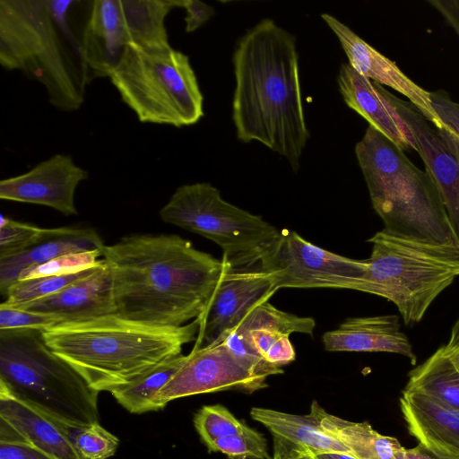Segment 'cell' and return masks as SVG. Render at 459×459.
Returning <instances> with one entry per match:
<instances>
[{"instance_id":"14","label":"cell","mask_w":459,"mask_h":459,"mask_svg":"<svg viewBox=\"0 0 459 459\" xmlns=\"http://www.w3.org/2000/svg\"><path fill=\"white\" fill-rule=\"evenodd\" d=\"M88 172L67 154H55L29 171L0 182V198L55 209L64 215H77L74 194Z\"/></svg>"},{"instance_id":"31","label":"cell","mask_w":459,"mask_h":459,"mask_svg":"<svg viewBox=\"0 0 459 459\" xmlns=\"http://www.w3.org/2000/svg\"><path fill=\"white\" fill-rule=\"evenodd\" d=\"M102 249L74 252L60 255L43 264L25 268L19 274L18 281L44 276H61L78 273L104 264Z\"/></svg>"},{"instance_id":"17","label":"cell","mask_w":459,"mask_h":459,"mask_svg":"<svg viewBox=\"0 0 459 459\" xmlns=\"http://www.w3.org/2000/svg\"><path fill=\"white\" fill-rule=\"evenodd\" d=\"M13 307L54 316L60 323L116 314L110 273L104 263L56 293Z\"/></svg>"},{"instance_id":"4","label":"cell","mask_w":459,"mask_h":459,"mask_svg":"<svg viewBox=\"0 0 459 459\" xmlns=\"http://www.w3.org/2000/svg\"><path fill=\"white\" fill-rule=\"evenodd\" d=\"M199 320L178 327L136 322L110 314L63 322L42 331L50 350L71 365L95 390L112 391L195 341Z\"/></svg>"},{"instance_id":"16","label":"cell","mask_w":459,"mask_h":459,"mask_svg":"<svg viewBox=\"0 0 459 459\" xmlns=\"http://www.w3.org/2000/svg\"><path fill=\"white\" fill-rule=\"evenodd\" d=\"M251 418L272 434V459H294L303 455L344 454L351 451L335 437L322 429L309 411L299 415L263 407H253ZM353 457V456H352Z\"/></svg>"},{"instance_id":"19","label":"cell","mask_w":459,"mask_h":459,"mask_svg":"<svg viewBox=\"0 0 459 459\" xmlns=\"http://www.w3.org/2000/svg\"><path fill=\"white\" fill-rule=\"evenodd\" d=\"M337 82L346 105L403 152L415 150L412 135L387 100L381 84L357 73L349 64L340 67Z\"/></svg>"},{"instance_id":"29","label":"cell","mask_w":459,"mask_h":459,"mask_svg":"<svg viewBox=\"0 0 459 459\" xmlns=\"http://www.w3.org/2000/svg\"><path fill=\"white\" fill-rule=\"evenodd\" d=\"M63 428L81 459H108L115 455L119 445V439L99 422Z\"/></svg>"},{"instance_id":"2","label":"cell","mask_w":459,"mask_h":459,"mask_svg":"<svg viewBox=\"0 0 459 459\" xmlns=\"http://www.w3.org/2000/svg\"><path fill=\"white\" fill-rule=\"evenodd\" d=\"M232 60V119L238 139L261 143L297 171L310 134L296 38L273 20L263 19L237 42Z\"/></svg>"},{"instance_id":"22","label":"cell","mask_w":459,"mask_h":459,"mask_svg":"<svg viewBox=\"0 0 459 459\" xmlns=\"http://www.w3.org/2000/svg\"><path fill=\"white\" fill-rule=\"evenodd\" d=\"M177 7L178 0H114V25L124 47H171L165 20Z\"/></svg>"},{"instance_id":"6","label":"cell","mask_w":459,"mask_h":459,"mask_svg":"<svg viewBox=\"0 0 459 459\" xmlns=\"http://www.w3.org/2000/svg\"><path fill=\"white\" fill-rule=\"evenodd\" d=\"M99 391L45 342L42 330H0V395L69 427L99 422Z\"/></svg>"},{"instance_id":"43","label":"cell","mask_w":459,"mask_h":459,"mask_svg":"<svg viewBox=\"0 0 459 459\" xmlns=\"http://www.w3.org/2000/svg\"><path fill=\"white\" fill-rule=\"evenodd\" d=\"M294 459H318L317 456L312 455H303Z\"/></svg>"},{"instance_id":"36","label":"cell","mask_w":459,"mask_h":459,"mask_svg":"<svg viewBox=\"0 0 459 459\" xmlns=\"http://www.w3.org/2000/svg\"><path fill=\"white\" fill-rule=\"evenodd\" d=\"M59 323L54 316L10 307L3 302L0 305V330L29 328L43 331Z\"/></svg>"},{"instance_id":"18","label":"cell","mask_w":459,"mask_h":459,"mask_svg":"<svg viewBox=\"0 0 459 459\" xmlns=\"http://www.w3.org/2000/svg\"><path fill=\"white\" fill-rule=\"evenodd\" d=\"M400 407L420 445L439 458L459 459V410L405 388Z\"/></svg>"},{"instance_id":"8","label":"cell","mask_w":459,"mask_h":459,"mask_svg":"<svg viewBox=\"0 0 459 459\" xmlns=\"http://www.w3.org/2000/svg\"><path fill=\"white\" fill-rule=\"evenodd\" d=\"M108 77L142 123L182 127L196 124L204 115V96L189 56L172 47L127 46Z\"/></svg>"},{"instance_id":"3","label":"cell","mask_w":459,"mask_h":459,"mask_svg":"<svg viewBox=\"0 0 459 459\" xmlns=\"http://www.w3.org/2000/svg\"><path fill=\"white\" fill-rule=\"evenodd\" d=\"M76 0H0V65L41 83L49 103L72 112L93 80L82 35L72 28Z\"/></svg>"},{"instance_id":"26","label":"cell","mask_w":459,"mask_h":459,"mask_svg":"<svg viewBox=\"0 0 459 459\" xmlns=\"http://www.w3.org/2000/svg\"><path fill=\"white\" fill-rule=\"evenodd\" d=\"M187 355L165 359L132 382L110 391L117 402L131 413L160 411L156 399L160 389L178 371Z\"/></svg>"},{"instance_id":"5","label":"cell","mask_w":459,"mask_h":459,"mask_svg":"<svg viewBox=\"0 0 459 459\" xmlns=\"http://www.w3.org/2000/svg\"><path fill=\"white\" fill-rule=\"evenodd\" d=\"M372 206L385 230L436 244L457 246L433 179L392 141L368 126L355 146Z\"/></svg>"},{"instance_id":"9","label":"cell","mask_w":459,"mask_h":459,"mask_svg":"<svg viewBox=\"0 0 459 459\" xmlns=\"http://www.w3.org/2000/svg\"><path fill=\"white\" fill-rule=\"evenodd\" d=\"M159 215L166 223L216 243L233 271L261 268L281 237V230L225 201L208 182L178 186Z\"/></svg>"},{"instance_id":"27","label":"cell","mask_w":459,"mask_h":459,"mask_svg":"<svg viewBox=\"0 0 459 459\" xmlns=\"http://www.w3.org/2000/svg\"><path fill=\"white\" fill-rule=\"evenodd\" d=\"M238 327L244 331L272 329L287 334L294 333L313 335L316 321L312 317L299 316L273 307L269 301L255 306Z\"/></svg>"},{"instance_id":"30","label":"cell","mask_w":459,"mask_h":459,"mask_svg":"<svg viewBox=\"0 0 459 459\" xmlns=\"http://www.w3.org/2000/svg\"><path fill=\"white\" fill-rule=\"evenodd\" d=\"M95 269H89L74 274L17 281L9 288L5 295L6 299L3 303L10 307H17L45 298L60 291L76 280L90 274Z\"/></svg>"},{"instance_id":"12","label":"cell","mask_w":459,"mask_h":459,"mask_svg":"<svg viewBox=\"0 0 459 459\" xmlns=\"http://www.w3.org/2000/svg\"><path fill=\"white\" fill-rule=\"evenodd\" d=\"M278 290L270 273L261 268L230 271L221 281L205 310L197 318L194 348L221 342L255 306L269 301Z\"/></svg>"},{"instance_id":"25","label":"cell","mask_w":459,"mask_h":459,"mask_svg":"<svg viewBox=\"0 0 459 459\" xmlns=\"http://www.w3.org/2000/svg\"><path fill=\"white\" fill-rule=\"evenodd\" d=\"M405 389L459 410V371L442 347L410 372Z\"/></svg>"},{"instance_id":"11","label":"cell","mask_w":459,"mask_h":459,"mask_svg":"<svg viewBox=\"0 0 459 459\" xmlns=\"http://www.w3.org/2000/svg\"><path fill=\"white\" fill-rule=\"evenodd\" d=\"M266 378L245 369L223 342L193 348L178 371L158 393L159 410L176 399L226 390L251 394L266 387Z\"/></svg>"},{"instance_id":"13","label":"cell","mask_w":459,"mask_h":459,"mask_svg":"<svg viewBox=\"0 0 459 459\" xmlns=\"http://www.w3.org/2000/svg\"><path fill=\"white\" fill-rule=\"evenodd\" d=\"M381 90L412 135L415 151L437 187L459 247V161L439 129L413 104L394 96L382 85Z\"/></svg>"},{"instance_id":"32","label":"cell","mask_w":459,"mask_h":459,"mask_svg":"<svg viewBox=\"0 0 459 459\" xmlns=\"http://www.w3.org/2000/svg\"><path fill=\"white\" fill-rule=\"evenodd\" d=\"M221 342L227 347L234 359L251 374L266 378L283 373L282 368L266 361L253 347L246 332L239 327L228 332Z\"/></svg>"},{"instance_id":"21","label":"cell","mask_w":459,"mask_h":459,"mask_svg":"<svg viewBox=\"0 0 459 459\" xmlns=\"http://www.w3.org/2000/svg\"><path fill=\"white\" fill-rule=\"evenodd\" d=\"M104 243L92 228L47 229L45 235L27 249L0 259V292L5 296L25 268L46 263L63 255L102 249Z\"/></svg>"},{"instance_id":"20","label":"cell","mask_w":459,"mask_h":459,"mask_svg":"<svg viewBox=\"0 0 459 459\" xmlns=\"http://www.w3.org/2000/svg\"><path fill=\"white\" fill-rule=\"evenodd\" d=\"M323 343L328 351L391 352L408 358L412 365L417 360L394 315L347 318L324 333Z\"/></svg>"},{"instance_id":"1","label":"cell","mask_w":459,"mask_h":459,"mask_svg":"<svg viewBox=\"0 0 459 459\" xmlns=\"http://www.w3.org/2000/svg\"><path fill=\"white\" fill-rule=\"evenodd\" d=\"M116 314L178 327L198 318L217 286L233 271L224 260L172 234H132L104 246Z\"/></svg>"},{"instance_id":"23","label":"cell","mask_w":459,"mask_h":459,"mask_svg":"<svg viewBox=\"0 0 459 459\" xmlns=\"http://www.w3.org/2000/svg\"><path fill=\"white\" fill-rule=\"evenodd\" d=\"M310 412L322 429L342 442L356 459H407V449L395 437L380 434L367 421H351L331 414L316 401Z\"/></svg>"},{"instance_id":"41","label":"cell","mask_w":459,"mask_h":459,"mask_svg":"<svg viewBox=\"0 0 459 459\" xmlns=\"http://www.w3.org/2000/svg\"><path fill=\"white\" fill-rule=\"evenodd\" d=\"M406 454L407 459H442L430 453L420 444L413 448L407 449Z\"/></svg>"},{"instance_id":"10","label":"cell","mask_w":459,"mask_h":459,"mask_svg":"<svg viewBox=\"0 0 459 459\" xmlns=\"http://www.w3.org/2000/svg\"><path fill=\"white\" fill-rule=\"evenodd\" d=\"M277 290L333 288L359 291L366 260H356L324 249L297 232L282 230L279 244L261 266Z\"/></svg>"},{"instance_id":"38","label":"cell","mask_w":459,"mask_h":459,"mask_svg":"<svg viewBox=\"0 0 459 459\" xmlns=\"http://www.w3.org/2000/svg\"><path fill=\"white\" fill-rule=\"evenodd\" d=\"M0 459H53L26 443H0Z\"/></svg>"},{"instance_id":"34","label":"cell","mask_w":459,"mask_h":459,"mask_svg":"<svg viewBox=\"0 0 459 459\" xmlns=\"http://www.w3.org/2000/svg\"><path fill=\"white\" fill-rule=\"evenodd\" d=\"M244 332L253 347L269 363L281 368L295 359L296 352L290 334L272 329Z\"/></svg>"},{"instance_id":"42","label":"cell","mask_w":459,"mask_h":459,"mask_svg":"<svg viewBox=\"0 0 459 459\" xmlns=\"http://www.w3.org/2000/svg\"><path fill=\"white\" fill-rule=\"evenodd\" d=\"M318 459H356L344 454H325L317 456Z\"/></svg>"},{"instance_id":"39","label":"cell","mask_w":459,"mask_h":459,"mask_svg":"<svg viewBox=\"0 0 459 459\" xmlns=\"http://www.w3.org/2000/svg\"><path fill=\"white\" fill-rule=\"evenodd\" d=\"M428 2L442 13L459 37V0H429Z\"/></svg>"},{"instance_id":"28","label":"cell","mask_w":459,"mask_h":459,"mask_svg":"<svg viewBox=\"0 0 459 459\" xmlns=\"http://www.w3.org/2000/svg\"><path fill=\"white\" fill-rule=\"evenodd\" d=\"M193 422L207 449L216 440L242 433L249 428L221 404L203 406L195 414Z\"/></svg>"},{"instance_id":"35","label":"cell","mask_w":459,"mask_h":459,"mask_svg":"<svg viewBox=\"0 0 459 459\" xmlns=\"http://www.w3.org/2000/svg\"><path fill=\"white\" fill-rule=\"evenodd\" d=\"M47 229L13 221L4 214L0 219V259L14 255L37 243Z\"/></svg>"},{"instance_id":"15","label":"cell","mask_w":459,"mask_h":459,"mask_svg":"<svg viewBox=\"0 0 459 459\" xmlns=\"http://www.w3.org/2000/svg\"><path fill=\"white\" fill-rule=\"evenodd\" d=\"M321 18L338 39L349 65L359 74L404 95L437 128L441 121L432 108L429 91L411 81L394 62L362 39L350 27L329 13Z\"/></svg>"},{"instance_id":"33","label":"cell","mask_w":459,"mask_h":459,"mask_svg":"<svg viewBox=\"0 0 459 459\" xmlns=\"http://www.w3.org/2000/svg\"><path fill=\"white\" fill-rule=\"evenodd\" d=\"M207 450L221 453L228 459H272L266 438L250 427L242 433L216 440Z\"/></svg>"},{"instance_id":"40","label":"cell","mask_w":459,"mask_h":459,"mask_svg":"<svg viewBox=\"0 0 459 459\" xmlns=\"http://www.w3.org/2000/svg\"><path fill=\"white\" fill-rule=\"evenodd\" d=\"M445 353L459 371V319L451 330L450 338L446 344L442 346Z\"/></svg>"},{"instance_id":"7","label":"cell","mask_w":459,"mask_h":459,"mask_svg":"<svg viewBox=\"0 0 459 459\" xmlns=\"http://www.w3.org/2000/svg\"><path fill=\"white\" fill-rule=\"evenodd\" d=\"M368 242L371 255L359 291L393 302L406 325L420 322L433 301L459 277V247L393 233Z\"/></svg>"},{"instance_id":"37","label":"cell","mask_w":459,"mask_h":459,"mask_svg":"<svg viewBox=\"0 0 459 459\" xmlns=\"http://www.w3.org/2000/svg\"><path fill=\"white\" fill-rule=\"evenodd\" d=\"M178 7L186 11L185 31L192 33L204 25L214 14L212 6L199 0H178Z\"/></svg>"},{"instance_id":"24","label":"cell","mask_w":459,"mask_h":459,"mask_svg":"<svg viewBox=\"0 0 459 459\" xmlns=\"http://www.w3.org/2000/svg\"><path fill=\"white\" fill-rule=\"evenodd\" d=\"M0 417L6 420L28 443L53 459H81L58 424L24 403L0 395Z\"/></svg>"}]
</instances>
